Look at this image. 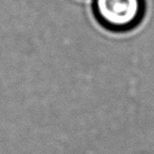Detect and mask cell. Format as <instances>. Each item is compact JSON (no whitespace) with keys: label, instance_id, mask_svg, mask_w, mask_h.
<instances>
[{"label":"cell","instance_id":"1","mask_svg":"<svg viewBox=\"0 0 154 154\" xmlns=\"http://www.w3.org/2000/svg\"><path fill=\"white\" fill-rule=\"evenodd\" d=\"M96 20L113 32H127L136 28L146 12L145 0H92Z\"/></svg>","mask_w":154,"mask_h":154}]
</instances>
